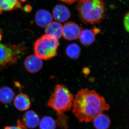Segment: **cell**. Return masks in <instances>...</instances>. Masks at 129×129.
<instances>
[{"mask_svg": "<svg viewBox=\"0 0 129 129\" xmlns=\"http://www.w3.org/2000/svg\"><path fill=\"white\" fill-rule=\"evenodd\" d=\"M24 65L27 72L31 73H36L42 68L43 62L41 59L36 56L30 55L25 58Z\"/></svg>", "mask_w": 129, "mask_h": 129, "instance_id": "obj_7", "label": "cell"}, {"mask_svg": "<svg viewBox=\"0 0 129 129\" xmlns=\"http://www.w3.org/2000/svg\"><path fill=\"white\" fill-rule=\"evenodd\" d=\"M2 36L0 34V41H1V40L2 39Z\"/></svg>", "mask_w": 129, "mask_h": 129, "instance_id": "obj_23", "label": "cell"}, {"mask_svg": "<svg viewBox=\"0 0 129 129\" xmlns=\"http://www.w3.org/2000/svg\"><path fill=\"white\" fill-rule=\"evenodd\" d=\"M4 129H27L21 120L17 121V124L16 126H6Z\"/></svg>", "mask_w": 129, "mask_h": 129, "instance_id": "obj_19", "label": "cell"}, {"mask_svg": "<svg viewBox=\"0 0 129 129\" xmlns=\"http://www.w3.org/2000/svg\"><path fill=\"white\" fill-rule=\"evenodd\" d=\"M81 48L78 45L75 43L69 45L66 48V53L72 59L78 58L80 55Z\"/></svg>", "mask_w": 129, "mask_h": 129, "instance_id": "obj_18", "label": "cell"}, {"mask_svg": "<svg viewBox=\"0 0 129 129\" xmlns=\"http://www.w3.org/2000/svg\"><path fill=\"white\" fill-rule=\"evenodd\" d=\"M95 33L92 30L87 28L82 29L79 39L81 43L85 46H88L93 44L95 40Z\"/></svg>", "mask_w": 129, "mask_h": 129, "instance_id": "obj_13", "label": "cell"}, {"mask_svg": "<svg viewBox=\"0 0 129 129\" xmlns=\"http://www.w3.org/2000/svg\"><path fill=\"white\" fill-rule=\"evenodd\" d=\"M20 46L0 44V67H3L15 58L21 50Z\"/></svg>", "mask_w": 129, "mask_h": 129, "instance_id": "obj_5", "label": "cell"}, {"mask_svg": "<svg viewBox=\"0 0 129 129\" xmlns=\"http://www.w3.org/2000/svg\"><path fill=\"white\" fill-rule=\"evenodd\" d=\"M21 1H25V0H21Z\"/></svg>", "mask_w": 129, "mask_h": 129, "instance_id": "obj_25", "label": "cell"}, {"mask_svg": "<svg viewBox=\"0 0 129 129\" xmlns=\"http://www.w3.org/2000/svg\"><path fill=\"white\" fill-rule=\"evenodd\" d=\"M74 98L73 95L68 89L58 84L56 86L47 104L58 115H62L72 108Z\"/></svg>", "mask_w": 129, "mask_h": 129, "instance_id": "obj_3", "label": "cell"}, {"mask_svg": "<svg viewBox=\"0 0 129 129\" xmlns=\"http://www.w3.org/2000/svg\"><path fill=\"white\" fill-rule=\"evenodd\" d=\"M30 105L31 102L29 97L24 93H20L14 98V106L19 111H26L30 108Z\"/></svg>", "mask_w": 129, "mask_h": 129, "instance_id": "obj_12", "label": "cell"}, {"mask_svg": "<svg viewBox=\"0 0 129 129\" xmlns=\"http://www.w3.org/2000/svg\"><path fill=\"white\" fill-rule=\"evenodd\" d=\"M52 17L58 22H64L70 18L71 13L66 6L62 4H58L53 8Z\"/></svg>", "mask_w": 129, "mask_h": 129, "instance_id": "obj_8", "label": "cell"}, {"mask_svg": "<svg viewBox=\"0 0 129 129\" xmlns=\"http://www.w3.org/2000/svg\"><path fill=\"white\" fill-rule=\"evenodd\" d=\"M72 107L73 114L81 123L93 122L95 118L110 108L103 96L95 90L88 88L78 91Z\"/></svg>", "mask_w": 129, "mask_h": 129, "instance_id": "obj_1", "label": "cell"}, {"mask_svg": "<svg viewBox=\"0 0 129 129\" xmlns=\"http://www.w3.org/2000/svg\"><path fill=\"white\" fill-rule=\"evenodd\" d=\"M93 122L94 126L96 129H108L111 124L110 118L103 113L95 118Z\"/></svg>", "mask_w": 129, "mask_h": 129, "instance_id": "obj_15", "label": "cell"}, {"mask_svg": "<svg viewBox=\"0 0 129 129\" xmlns=\"http://www.w3.org/2000/svg\"><path fill=\"white\" fill-rule=\"evenodd\" d=\"M58 1H60L68 5H71L77 2H78L80 0H58Z\"/></svg>", "mask_w": 129, "mask_h": 129, "instance_id": "obj_21", "label": "cell"}, {"mask_svg": "<svg viewBox=\"0 0 129 129\" xmlns=\"http://www.w3.org/2000/svg\"><path fill=\"white\" fill-rule=\"evenodd\" d=\"M46 35L56 39L62 36L63 26L59 22H52L46 27Z\"/></svg>", "mask_w": 129, "mask_h": 129, "instance_id": "obj_11", "label": "cell"}, {"mask_svg": "<svg viewBox=\"0 0 129 129\" xmlns=\"http://www.w3.org/2000/svg\"><path fill=\"white\" fill-rule=\"evenodd\" d=\"M124 24L125 29L127 32H129V12L127 13L125 16Z\"/></svg>", "mask_w": 129, "mask_h": 129, "instance_id": "obj_20", "label": "cell"}, {"mask_svg": "<svg viewBox=\"0 0 129 129\" xmlns=\"http://www.w3.org/2000/svg\"><path fill=\"white\" fill-rule=\"evenodd\" d=\"M59 46L58 40L44 35L35 42L34 53L42 60H50L57 55Z\"/></svg>", "mask_w": 129, "mask_h": 129, "instance_id": "obj_4", "label": "cell"}, {"mask_svg": "<svg viewBox=\"0 0 129 129\" xmlns=\"http://www.w3.org/2000/svg\"><path fill=\"white\" fill-rule=\"evenodd\" d=\"M15 93L11 88L4 86L0 88V103L3 104H10L13 101Z\"/></svg>", "mask_w": 129, "mask_h": 129, "instance_id": "obj_14", "label": "cell"}, {"mask_svg": "<svg viewBox=\"0 0 129 129\" xmlns=\"http://www.w3.org/2000/svg\"><path fill=\"white\" fill-rule=\"evenodd\" d=\"M81 29V27L75 23L68 22L63 26V37L67 40H75L79 39Z\"/></svg>", "mask_w": 129, "mask_h": 129, "instance_id": "obj_6", "label": "cell"}, {"mask_svg": "<svg viewBox=\"0 0 129 129\" xmlns=\"http://www.w3.org/2000/svg\"><path fill=\"white\" fill-rule=\"evenodd\" d=\"M21 0H0V10L4 11H11L22 8Z\"/></svg>", "mask_w": 129, "mask_h": 129, "instance_id": "obj_16", "label": "cell"}, {"mask_svg": "<svg viewBox=\"0 0 129 129\" xmlns=\"http://www.w3.org/2000/svg\"><path fill=\"white\" fill-rule=\"evenodd\" d=\"M35 20L38 26L42 28H46L52 22L53 17L47 10L40 9L36 12Z\"/></svg>", "mask_w": 129, "mask_h": 129, "instance_id": "obj_9", "label": "cell"}, {"mask_svg": "<svg viewBox=\"0 0 129 129\" xmlns=\"http://www.w3.org/2000/svg\"><path fill=\"white\" fill-rule=\"evenodd\" d=\"M22 120L27 128L34 129L39 124L40 118L37 113L32 110H29L24 114Z\"/></svg>", "mask_w": 129, "mask_h": 129, "instance_id": "obj_10", "label": "cell"}, {"mask_svg": "<svg viewBox=\"0 0 129 129\" xmlns=\"http://www.w3.org/2000/svg\"><path fill=\"white\" fill-rule=\"evenodd\" d=\"M76 9L83 23L94 24L100 23L105 18L107 9L103 0H80Z\"/></svg>", "mask_w": 129, "mask_h": 129, "instance_id": "obj_2", "label": "cell"}, {"mask_svg": "<svg viewBox=\"0 0 129 129\" xmlns=\"http://www.w3.org/2000/svg\"><path fill=\"white\" fill-rule=\"evenodd\" d=\"M56 123L53 118L49 116L43 117L40 121V129H56Z\"/></svg>", "mask_w": 129, "mask_h": 129, "instance_id": "obj_17", "label": "cell"}, {"mask_svg": "<svg viewBox=\"0 0 129 129\" xmlns=\"http://www.w3.org/2000/svg\"><path fill=\"white\" fill-rule=\"evenodd\" d=\"M32 9V7L29 5H26L24 7V10L25 11L27 12H29L31 11Z\"/></svg>", "mask_w": 129, "mask_h": 129, "instance_id": "obj_22", "label": "cell"}, {"mask_svg": "<svg viewBox=\"0 0 129 129\" xmlns=\"http://www.w3.org/2000/svg\"><path fill=\"white\" fill-rule=\"evenodd\" d=\"M1 12H2V11H1V10H0V13H1Z\"/></svg>", "mask_w": 129, "mask_h": 129, "instance_id": "obj_24", "label": "cell"}]
</instances>
